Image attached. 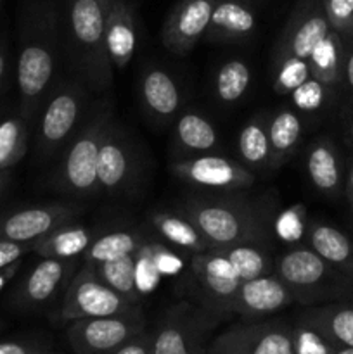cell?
<instances>
[{"label":"cell","mask_w":353,"mask_h":354,"mask_svg":"<svg viewBox=\"0 0 353 354\" xmlns=\"http://www.w3.org/2000/svg\"><path fill=\"white\" fill-rule=\"evenodd\" d=\"M141 97L147 113L159 123H170L180 113V88L165 69L156 66L144 69L141 78Z\"/></svg>","instance_id":"obj_21"},{"label":"cell","mask_w":353,"mask_h":354,"mask_svg":"<svg viewBox=\"0 0 353 354\" xmlns=\"http://www.w3.org/2000/svg\"><path fill=\"white\" fill-rule=\"evenodd\" d=\"M307 213H305V207L301 204L286 209L273 221L275 235L287 244L300 242L307 235Z\"/></svg>","instance_id":"obj_38"},{"label":"cell","mask_w":353,"mask_h":354,"mask_svg":"<svg viewBox=\"0 0 353 354\" xmlns=\"http://www.w3.org/2000/svg\"><path fill=\"white\" fill-rule=\"evenodd\" d=\"M329 26L343 38H353V0H322Z\"/></svg>","instance_id":"obj_39"},{"label":"cell","mask_w":353,"mask_h":354,"mask_svg":"<svg viewBox=\"0 0 353 354\" xmlns=\"http://www.w3.org/2000/svg\"><path fill=\"white\" fill-rule=\"evenodd\" d=\"M145 330L142 311L100 318H80L68 324L66 337L75 354H109Z\"/></svg>","instance_id":"obj_8"},{"label":"cell","mask_w":353,"mask_h":354,"mask_svg":"<svg viewBox=\"0 0 353 354\" xmlns=\"http://www.w3.org/2000/svg\"><path fill=\"white\" fill-rule=\"evenodd\" d=\"M308 248L332 266L353 270V244L343 232L325 223H310L307 228Z\"/></svg>","instance_id":"obj_28"},{"label":"cell","mask_w":353,"mask_h":354,"mask_svg":"<svg viewBox=\"0 0 353 354\" xmlns=\"http://www.w3.org/2000/svg\"><path fill=\"white\" fill-rule=\"evenodd\" d=\"M293 349L294 354H332L338 351L339 346L317 327L300 318L293 327Z\"/></svg>","instance_id":"obj_37"},{"label":"cell","mask_w":353,"mask_h":354,"mask_svg":"<svg viewBox=\"0 0 353 354\" xmlns=\"http://www.w3.org/2000/svg\"><path fill=\"white\" fill-rule=\"evenodd\" d=\"M217 0H179L161 30V41L172 54L187 55L206 35Z\"/></svg>","instance_id":"obj_16"},{"label":"cell","mask_w":353,"mask_h":354,"mask_svg":"<svg viewBox=\"0 0 353 354\" xmlns=\"http://www.w3.org/2000/svg\"><path fill=\"white\" fill-rule=\"evenodd\" d=\"M83 118L76 133L69 138L57 166L52 185L57 192L75 197H89L99 194L97 182V156L104 128L111 120L106 102H97Z\"/></svg>","instance_id":"obj_4"},{"label":"cell","mask_w":353,"mask_h":354,"mask_svg":"<svg viewBox=\"0 0 353 354\" xmlns=\"http://www.w3.org/2000/svg\"><path fill=\"white\" fill-rule=\"evenodd\" d=\"M138 310H141L138 304L130 303L107 283H104L93 266L82 263L66 286L57 317L61 322L69 324L80 318L114 317V315H127Z\"/></svg>","instance_id":"obj_6"},{"label":"cell","mask_w":353,"mask_h":354,"mask_svg":"<svg viewBox=\"0 0 353 354\" xmlns=\"http://www.w3.org/2000/svg\"><path fill=\"white\" fill-rule=\"evenodd\" d=\"M106 45L114 69H125L137 50V17L130 0H114L107 7Z\"/></svg>","instance_id":"obj_19"},{"label":"cell","mask_w":353,"mask_h":354,"mask_svg":"<svg viewBox=\"0 0 353 354\" xmlns=\"http://www.w3.org/2000/svg\"><path fill=\"white\" fill-rule=\"evenodd\" d=\"M21 263H23V259H19V261L12 263V265H9V266H6L3 270H0V292H2V290L9 286L10 280H12L14 277L19 273Z\"/></svg>","instance_id":"obj_46"},{"label":"cell","mask_w":353,"mask_h":354,"mask_svg":"<svg viewBox=\"0 0 353 354\" xmlns=\"http://www.w3.org/2000/svg\"><path fill=\"white\" fill-rule=\"evenodd\" d=\"M151 249L152 256H154V263L161 275H175V273L180 272L182 261H180V258L175 252L170 251L166 245L156 244V242H152Z\"/></svg>","instance_id":"obj_42"},{"label":"cell","mask_w":353,"mask_h":354,"mask_svg":"<svg viewBox=\"0 0 353 354\" xmlns=\"http://www.w3.org/2000/svg\"><path fill=\"white\" fill-rule=\"evenodd\" d=\"M343 52H345L343 37L331 30L308 57L311 76L320 83H324L327 88L336 85L341 78L343 64H345V54Z\"/></svg>","instance_id":"obj_31"},{"label":"cell","mask_w":353,"mask_h":354,"mask_svg":"<svg viewBox=\"0 0 353 354\" xmlns=\"http://www.w3.org/2000/svg\"><path fill=\"white\" fill-rule=\"evenodd\" d=\"M332 354H353V348H339L338 351H334Z\"/></svg>","instance_id":"obj_50"},{"label":"cell","mask_w":353,"mask_h":354,"mask_svg":"<svg viewBox=\"0 0 353 354\" xmlns=\"http://www.w3.org/2000/svg\"><path fill=\"white\" fill-rule=\"evenodd\" d=\"M82 259L40 258L10 294V304L21 311H38L52 303L69 283Z\"/></svg>","instance_id":"obj_11"},{"label":"cell","mask_w":353,"mask_h":354,"mask_svg":"<svg viewBox=\"0 0 353 354\" xmlns=\"http://www.w3.org/2000/svg\"><path fill=\"white\" fill-rule=\"evenodd\" d=\"M99 2H100V3H104V6H106V7H109L111 3L114 2V0H99Z\"/></svg>","instance_id":"obj_51"},{"label":"cell","mask_w":353,"mask_h":354,"mask_svg":"<svg viewBox=\"0 0 353 354\" xmlns=\"http://www.w3.org/2000/svg\"><path fill=\"white\" fill-rule=\"evenodd\" d=\"M33 248L35 244H21V242L0 241V270H3L6 266L23 259L24 254L33 252Z\"/></svg>","instance_id":"obj_43"},{"label":"cell","mask_w":353,"mask_h":354,"mask_svg":"<svg viewBox=\"0 0 353 354\" xmlns=\"http://www.w3.org/2000/svg\"><path fill=\"white\" fill-rule=\"evenodd\" d=\"M343 73H345L346 83L353 90V50L348 55H345V64H343Z\"/></svg>","instance_id":"obj_47"},{"label":"cell","mask_w":353,"mask_h":354,"mask_svg":"<svg viewBox=\"0 0 353 354\" xmlns=\"http://www.w3.org/2000/svg\"><path fill=\"white\" fill-rule=\"evenodd\" d=\"M172 173L187 185L199 190L235 192L248 189L256 176L242 162L217 154H199L172 162Z\"/></svg>","instance_id":"obj_10"},{"label":"cell","mask_w":353,"mask_h":354,"mask_svg":"<svg viewBox=\"0 0 353 354\" xmlns=\"http://www.w3.org/2000/svg\"><path fill=\"white\" fill-rule=\"evenodd\" d=\"M78 213L76 206L61 203L16 209L0 218V241L35 244L61 225L71 223Z\"/></svg>","instance_id":"obj_14"},{"label":"cell","mask_w":353,"mask_h":354,"mask_svg":"<svg viewBox=\"0 0 353 354\" xmlns=\"http://www.w3.org/2000/svg\"><path fill=\"white\" fill-rule=\"evenodd\" d=\"M301 318L317 327L339 348H353V308H318Z\"/></svg>","instance_id":"obj_32"},{"label":"cell","mask_w":353,"mask_h":354,"mask_svg":"<svg viewBox=\"0 0 353 354\" xmlns=\"http://www.w3.org/2000/svg\"><path fill=\"white\" fill-rule=\"evenodd\" d=\"M218 251L230 261L241 282L273 273V259L266 252L263 242H241V244L218 248Z\"/></svg>","instance_id":"obj_30"},{"label":"cell","mask_w":353,"mask_h":354,"mask_svg":"<svg viewBox=\"0 0 353 354\" xmlns=\"http://www.w3.org/2000/svg\"><path fill=\"white\" fill-rule=\"evenodd\" d=\"M62 52L61 6L54 0H26L19 16L16 78L19 92L17 113L30 127L37 121L45 99L57 83Z\"/></svg>","instance_id":"obj_1"},{"label":"cell","mask_w":353,"mask_h":354,"mask_svg":"<svg viewBox=\"0 0 353 354\" xmlns=\"http://www.w3.org/2000/svg\"><path fill=\"white\" fill-rule=\"evenodd\" d=\"M270 147H272V169L282 166L294 151L303 135V123L293 109H280L266 120Z\"/></svg>","instance_id":"obj_26"},{"label":"cell","mask_w":353,"mask_h":354,"mask_svg":"<svg viewBox=\"0 0 353 354\" xmlns=\"http://www.w3.org/2000/svg\"><path fill=\"white\" fill-rule=\"evenodd\" d=\"M96 273L104 283L116 290L120 296L128 299L130 303L138 304L141 301V292L137 286V261L135 254L125 256V258L114 259V261L100 263L93 266Z\"/></svg>","instance_id":"obj_34"},{"label":"cell","mask_w":353,"mask_h":354,"mask_svg":"<svg viewBox=\"0 0 353 354\" xmlns=\"http://www.w3.org/2000/svg\"><path fill=\"white\" fill-rule=\"evenodd\" d=\"M109 354H152L151 332L144 330Z\"/></svg>","instance_id":"obj_44"},{"label":"cell","mask_w":353,"mask_h":354,"mask_svg":"<svg viewBox=\"0 0 353 354\" xmlns=\"http://www.w3.org/2000/svg\"><path fill=\"white\" fill-rule=\"evenodd\" d=\"M154 230L173 248L185 249L192 254L213 251V244L203 235L197 225L183 213L156 211L149 216Z\"/></svg>","instance_id":"obj_22"},{"label":"cell","mask_w":353,"mask_h":354,"mask_svg":"<svg viewBox=\"0 0 353 354\" xmlns=\"http://www.w3.org/2000/svg\"><path fill=\"white\" fill-rule=\"evenodd\" d=\"M208 354H294L293 327L273 320L232 325L213 339Z\"/></svg>","instance_id":"obj_9"},{"label":"cell","mask_w":353,"mask_h":354,"mask_svg":"<svg viewBox=\"0 0 353 354\" xmlns=\"http://www.w3.org/2000/svg\"><path fill=\"white\" fill-rule=\"evenodd\" d=\"M93 239H96V230H90L82 225L66 223L35 242L33 252L38 258L82 259Z\"/></svg>","instance_id":"obj_23"},{"label":"cell","mask_w":353,"mask_h":354,"mask_svg":"<svg viewBox=\"0 0 353 354\" xmlns=\"http://www.w3.org/2000/svg\"><path fill=\"white\" fill-rule=\"evenodd\" d=\"M218 320L204 308L176 304L151 332L152 354H208V335Z\"/></svg>","instance_id":"obj_7"},{"label":"cell","mask_w":353,"mask_h":354,"mask_svg":"<svg viewBox=\"0 0 353 354\" xmlns=\"http://www.w3.org/2000/svg\"><path fill=\"white\" fill-rule=\"evenodd\" d=\"M145 237L138 230H114L109 234L99 235L93 239L90 248L83 254L82 263L90 266H97L100 263L114 261V259L125 258V256L135 254L144 244Z\"/></svg>","instance_id":"obj_29"},{"label":"cell","mask_w":353,"mask_h":354,"mask_svg":"<svg viewBox=\"0 0 353 354\" xmlns=\"http://www.w3.org/2000/svg\"><path fill=\"white\" fill-rule=\"evenodd\" d=\"M89 93V88L75 75L57 80L37 116V161L47 162L66 147L85 118Z\"/></svg>","instance_id":"obj_5"},{"label":"cell","mask_w":353,"mask_h":354,"mask_svg":"<svg viewBox=\"0 0 353 354\" xmlns=\"http://www.w3.org/2000/svg\"><path fill=\"white\" fill-rule=\"evenodd\" d=\"M30 124L19 113L0 118V171L12 169L28 151Z\"/></svg>","instance_id":"obj_33"},{"label":"cell","mask_w":353,"mask_h":354,"mask_svg":"<svg viewBox=\"0 0 353 354\" xmlns=\"http://www.w3.org/2000/svg\"><path fill=\"white\" fill-rule=\"evenodd\" d=\"M263 114L253 116L239 131L237 149L241 162L248 169H272V147Z\"/></svg>","instance_id":"obj_27"},{"label":"cell","mask_w":353,"mask_h":354,"mask_svg":"<svg viewBox=\"0 0 353 354\" xmlns=\"http://www.w3.org/2000/svg\"><path fill=\"white\" fill-rule=\"evenodd\" d=\"M0 354H57L54 346L37 339L0 341Z\"/></svg>","instance_id":"obj_41"},{"label":"cell","mask_w":353,"mask_h":354,"mask_svg":"<svg viewBox=\"0 0 353 354\" xmlns=\"http://www.w3.org/2000/svg\"><path fill=\"white\" fill-rule=\"evenodd\" d=\"M182 213L197 225L215 249L241 242H263L265 218L244 201L227 197H190Z\"/></svg>","instance_id":"obj_3"},{"label":"cell","mask_w":353,"mask_h":354,"mask_svg":"<svg viewBox=\"0 0 353 354\" xmlns=\"http://www.w3.org/2000/svg\"><path fill=\"white\" fill-rule=\"evenodd\" d=\"M10 180H12V173H10V169H7V171H0V197L7 192V189H9L10 185Z\"/></svg>","instance_id":"obj_48"},{"label":"cell","mask_w":353,"mask_h":354,"mask_svg":"<svg viewBox=\"0 0 353 354\" xmlns=\"http://www.w3.org/2000/svg\"><path fill=\"white\" fill-rule=\"evenodd\" d=\"M190 270L199 286L201 304L217 317L230 313L241 279L218 249L192 256Z\"/></svg>","instance_id":"obj_12"},{"label":"cell","mask_w":353,"mask_h":354,"mask_svg":"<svg viewBox=\"0 0 353 354\" xmlns=\"http://www.w3.org/2000/svg\"><path fill=\"white\" fill-rule=\"evenodd\" d=\"M135 152L128 135L113 120L107 121L100 138L99 156H97V182L99 192L120 194L134 178Z\"/></svg>","instance_id":"obj_15"},{"label":"cell","mask_w":353,"mask_h":354,"mask_svg":"<svg viewBox=\"0 0 353 354\" xmlns=\"http://www.w3.org/2000/svg\"><path fill=\"white\" fill-rule=\"evenodd\" d=\"M273 273L296 296L298 290H310L320 286L331 270L329 263L322 259L314 249L293 248L273 263Z\"/></svg>","instance_id":"obj_20"},{"label":"cell","mask_w":353,"mask_h":354,"mask_svg":"<svg viewBox=\"0 0 353 354\" xmlns=\"http://www.w3.org/2000/svg\"><path fill=\"white\" fill-rule=\"evenodd\" d=\"M294 297L296 296L293 290L275 273H269L241 282L230 313L239 315L246 320H258L291 306Z\"/></svg>","instance_id":"obj_17"},{"label":"cell","mask_w":353,"mask_h":354,"mask_svg":"<svg viewBox=\"0 0 353 354\" xmlns=\"http://www.w3.org/2000/svg\"><path fill=\"white\" fill-rule=\"evenodd\" d=\"M62 38L73 73L90 93L113 85V62L106 45L107 7L99 0H62Z\"/></svg>","instance_id":"obj_2"},{"label":"cell","mask_w":353,"mask_h":354,"mask_svg":"<svg viewBox=\"0 0 353 354\" xmlns=\"http://www.w3.org/2000/svg\"><path fill=\"white\" fill-rule=\"evenodd\" d=\"M311 76L307 59L284 57L273 62V92L291 95Z\"/></svg>","instance_id":"obj_36"},{"label":"cell","mask_w":353,"mask_h":354,"mask_svg":"<svg viewBox=\"0 0 353 354\" xmlns=\"http://www.w3.org/2000/svg\"><path fill=\"white\" fill-rule=\"evenodd\" d=\"M348 196H350V201H352V204H353V165H352V168H350V173H348Z\"/></svg>","instance_id":"obj_49"},{"label":"cell","mask_w":353,"mask_h":354,"mask_svg":"<svg viewBox=\"0 0 353 354\" xmlns=\"http://www.w3.org/2000/svg\"><path fill=\"white\" fill-rule=\"evenodd\" d=\"M325 93H327V86L318 82V80H315L314 76H310L307 82L301 83L291 93V99H293V104L300 111H303V113H314V111L320 109L324 106Z\"/></svg>","instance_id":"obj_40"},{"label":"cell","mask_w":353,"mask_h":354,"mask_svg":"<svg viewBox=\"0 0 353 354\" xmlns=\"http://www.w3.org/2000/svg\"><path fill=\"white\" fill-rule=\"evenodd\" d=\"M331 31L322 0H298L282 28L275 47V61L284 57L307 59Z\"/></svg>","instance_id":"obj_13"},{"label":"cell","mask_w":353,"mask_h":354,"mask_svg":"<svg viewBox=\"0 0 353 354\" xmlns=\"http://www.w3.org/2000/svg\"><path fill=\"white\" fill-rule=\"evenodd\" d=\"M350 138H352V144H353V121L352 124H350Z\"/></svg>","instance_id":"obj_52"},{"label":"cell","mask_w":353,"mask_h":354,"mask_svg":"<svg viewBox=\"0 0 353 354\" xmlns=\"http://www.w3.org/2000/svg\"><path fill=\"white\" fill-rule=\"evenodd\" d=\"M258 19L242 0H217L204 38L218 44H244L255 35Z\"/></svg>","instance_id":"obj_18"},{"label":"cell","mask_w":353,"mask_h":354,"mask_svg":"<svg viewBox=\"0 0 353 354\" xmlns=\"http://www.w3.org/2000/svg\"><path fill=\"white\" fill-rule=\"evenodd\" d=\"M251 83L249 66L241 59L224 62L215 76V93L224 104H235L246 95Z\"/></svg>","instance_id":"obj_35"},{"label":"cell","mask_w":353,"mask_h":354,"mask_svg":"<svg viewBox=\"0 0 353 354\" xmlns=\"http://www.w3.org/2000/svg\"><path fill=\"white\" fill-rule=\"evenodd\" d=\"M2 2H3V0H0V7H2Z\"/></svg>","instance_id":"obj_53"},{"label":"cell","mask_w":353,"mask_h":354,"mask_svg":"<svg viewBox=\"0 0 353 354\" xmlns=\"http://www.w3.org/2000/svg\"><path fill=\"white\" fill-rule=\"evenodd\" d=\"M307 173L311 185L322 194H336L341 187L343 173L338 152L329 140H317L307 154Z\"/></svg>","instance_id":"obj_25"},{"label":"cell","mask_w":353,"mask_h":354,"mask_svg":"<svg viewBox=\"0 0 353 354\" xmlns=\"http://www.w3.org/2000/svg\"><path fill=\"white\" fill-rule=\"evenodd\" d=\"M7 71H9V44L6 37H0V88L6 83Z\"/></svg>","instance_id":"obj_45"},{"label":"cell","mask_w":353,"mask_h":354,"mask_svg":"<svg viewBox=\"0 0 353 354\" xmlns=\"http://www.w3.org/2000/svg\"><path fill=\"white\" fill-rule=\"evenodd\" d=\"M173 138L183 154L192 156L211 154L218 145L217 128L210 120L196 111L180 114L173 128Z\"/></svg>","instance_id":"obj_24"},{"label":"cell","mask_w":353,"mask_h":354,"mask_svg":"<svg viewBox=\"0 0 353 354\" xmlns=\"http://www.w3.org/2000/svg\"><path fill=\"white\" fill-rule=\"evenodd\" d=\"M242 2H246V0H242Z\"/></svg>","instance_id":"obj_54"}]
</instances>
